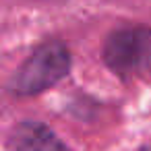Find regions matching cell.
<instances>
[{
	"label": "cell",
	"instance_id": "1",
	"mask_svg": "<svg viewBox=\"0 0 151 151\" xmlns=\"http://www.w3.org/2000/svg\"><path fill=\"white\" fill-rule=\"evenodd\" d=\"M70 68V54L68 50L58 44L50 42L37 48L13 75L9 89L15 95H37L52 85H56Z\"/></svg>",
	"mask_w": 151,
	"mask_h": 151
},
{
	"label": "cell",
	"instance_id": "2",
	"mask_svg": "<svg viewBox=\"0 0 151 151\" xmlns=\"http://www.w3.org/2000/svg\"><path fill=\"white\" fill-rule=\"evenodd\" d=\"M104 62L120 77L151 70V27L137 25L112 31L104 44Z\"/></svg>",
	"mask_w": 151,
	"mask_h": 151
},
{
	"label": "cell",
	"instance_id": "3",
	"mask_svg": "<svg viewBox=\"0 0 151 151\" xmlns=\"http://www.w3.org/2000/svg\"><path fill=\"white\" fill-rule=\"evenodd\" d=\"M9 151H66V147L46 124L21 122L11 130Z\"/></svg>",
	"mask_w": 151,
	"mask_h": 151
}]
</instances>
